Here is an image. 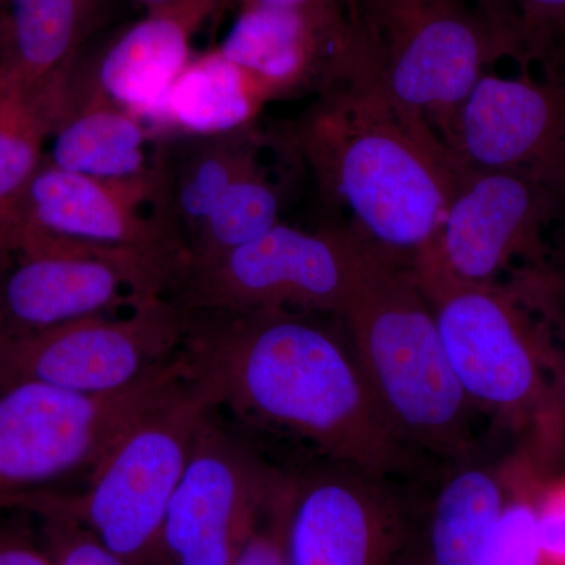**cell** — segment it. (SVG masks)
<instances>
[{
  "instance_id": "cell-10",
  "label": "cell",
  "mask_w": 565,
  "mask_h": 565,
  "mask_svg": "<svg viewBox=\"0 0 565 565\" xmlns=\"http://www.w3.org/2000/svg\"><path fill=\"white\" fill-rule=\"evenodd\" d=\"M564 211L563 196L537 182L459 169L440 230L408 270L418 281L492 285L552 267L545 237Z\"/></svg>"
},
{
  "instance_id": "cell-31",
  "label": "cell",
  "mask_w": 565,
  "mask_h": 565,
  "mask_svg": "<svg viewBox=\"0 0 565 565\" xmlns=\"http://www.w3.org/2000/svg\"><path fill=\"white\" fill-rule=\"evenodd\" d=\"M140 6H143L147 10L158 9V7L163 6V3L170 2V0H137Z\"/></svg>"
},
{
  "instance_id": "cell-1",
  "label": "cell",
  "mask_w": 565,
  "mask_h": 565,
  "mask_svg": "<svg viewBox=\"0 0 565 565\" xmlns=\"http://www.w3.org/2000/svg\"><path fill=\"white\" fill-rule=\"evenodd\" d=\"M182 313L192 374L237 419L370 473L396 479L415 470V452L382 414L340 316L281 308Z\"/></svg>"
},
{
  "instance_id": "cell-5",
  "label": "cell",
  "mask_w": 565,
  "mask_h": 565,
  "mask_svg": "<svg viewBox=\"0 0 565 565\" xmlns=\"http://www.w3.org/2000/svg\"><path fill=\"white\" fill-rule=\"evenodd\" d=\"M217 408V394L191 371L167 399L118 435L92 468L87 490H40L14 498L6 509L84 527L131 565H161L167 511L196 438Z\"/></svg>"
},
{
  "instance_id": "cell-6",
  "label": "cell",
  "mask_w": 565,
  "mask_h": 565,
  "mask_svg": "<svg viewBox=\"0 0 565 565\" xmlns=\"http://www.w3.org/2000/svg\"><path fill=\"white\" fill-rule=\"evenodd\" d=\"M355 39L382 88L445 147L476 82L511 58L475 0H362Z\"/></svg>"
},
{
  "instance_id": "cell-23",
  "label": "cell",
  "mask_w": 565,
  "mask_h": 565,
  "mask_svg": "<svg viewBox=\"0 0 565 565\" xmlns=\"http://www.w3.org/2000/svg\"><path fill=\"white\" fill-rule=\"evenodd\" d=\"M522 70L544 66L559 76L565 55V0H478Z\"/></svg>"
},
{
  "instance_id": "cell-12",
  "label": "cell",
  "mask_w": 565,
  "mask_h": 565,
  "mask_svg": "<svg viewBox=\"0 0 565 565\" xmlns=\"http://www.w3.org/2000/svg\"><path fill=\"white\" fill-rule=\"evenodd\" d=\"M151 177L134 182L96 180L44 159L18 210L9 255L73 253L81 245L188 259L154 215Z\"/></svg>"
},
{
  "instance_id": "cell-26",
  "label": "cell",
  "mask_w": 565,
  "mask_h": 565,
  "mask_svg": "<svg viewBox=\"0 0 565 565\" xmlns=\"http://www.w3.org/2000/svg\"><path fill=\"white\" fill-rule=\"evenodd\" d=\"M43 544L55 565H131L84 527L63 520H43Z\"/></svg>"
},
{
  "instance_id": "cell-17",
  "label": "cell",
  "mask_w": 565,
  "mask_h": 565,
  "mask_svg": "<svg viewBox=\"0 0 565 565\" xmlns=\"http://www.w3.org/2000/svg\"><path fill=\"white\" fill-rule=\"evenodd\" d=\"M353 35L348 21L300 10L239 7L217 50L262 82L277 102L308 87L318 92Z\"/></svg>"
},
{
  "instance_id": "cell-32",
  "label": "cell",
  "mask_w": 565,
  "mask_h": 565,
  "mask_svg": "<svg viewBox=\"0 0 565 565\" xmlns=\"http://www.w3.org/2000/svg\"><path fill=\"white\" fill-rule=\"evenodd\" d=\"M2 20H3V0H0V29H2Z\"/></svg>"
},
{
  "instance_id": "cell-30",
  "label": "cell",
  "mask_w": 565,
  "mask_h": 565,
  "mask_svg": "<svg viewBox=\"0 0 565 565\" xmlns=\"http://www.w3.org/2000/svg\"><path fill=\"white\" fill-rule=\"evenodd\" d=\"M345 14H348L349 24L353 29V32L359 29L360 24V6L362 0H341Z\"/></svg>"
},
{
  "instance_id": "cell-16",
  "label": "cell",
  "mask_w": 565,
  "mask_h": 565,
  "mask_svg": "<svg viewBox=\"0 0 565 565\" xmlns=\"http://www.w3.org/2000/svg\"><path fill=\"white\" fill-rule=\"evenodd\" d=\"M228 0H170L122 29L95 62L85 63L111 102L150 121L192 61L193 41Z\"/></svg>"
},
{
  "instance_id": "cell-3",
  "label": "cell",
  "mask_w": 565,
  "mask_h": 565,
  "mask_svg": "<svg viewBox=\"0 0 565 565\" xmlns=\"http://www.w3.org/2000/svg\"><path fill=\"white\" fill-rule=\"evenodd\" d=\"M418 285L475 411L553 448L565 422L563 280L555 267L492 285Z\"/></svg>"
},
{
  "instance_id": "cell-11",
  "label": "cell",
  "mask_w": 565,
  "mask_h": 565,
  "mask_svg": "<svg viewBox=\"0 0 565 565\" xmlns=\"http://www.w3.org/2000/svg\"><path fill=\"white\" fill-rule=\"evenodd\" d=\"M422 514L396 479L321 459L294 476L292 565H414Z\"/></svg>"
},
{
  "instance_id": "cell-24",
  "label": "cell",
  "mask_w": 565,
  "mask_h": 565,
  "mask_svg": "<svg viewBox=\"0 0 565 565\" xmlns=\"http://www.w3.org/2000/svg\"><path fill=\"white\" fill-rule=\"evenodd\" d=\"M537 486L534 481L509 486L503 514L479 565H544L535 515Z\"/></svg>"
},
{
  "instance_id": "cell-29",
  "label": "cell",
  "mask_w": 565,
  "mask_h": 565,
  "mask_svg": "<svg viewBox=\"0 0 565 565\" xmlns=\"http://www.w3.org/2000/svg\"><path fill=\"white\" fill-rule=\"evenodd\" d=\"M239 7H275V9H289L307 11L326 20L348 21V14L341 0H234Z\"/></svg>"
},
{
  "instance_id": "cell-25",
  "label": "cell",
  "mask_w": 565,
  "mask_h": 565,
  "mask_svg": "<svg viewBox=\"0 0 565 565\" xmlns=\"http://www.w3.org/2000/svg\"><path fill=\"white\" fill-rule=\"evenodd\" d=\"M294 475L280 471L232 565H292L286 544V523L291 505Z\"/></svg>"
},
{
  "instance_id": "cell-14",
  "label": "cell",
  "mask_w": 565,
  "mask_h": 565,
  "mask_svg": "<svg viewBox=\"0 0 565 565\" xmlns=\"http://www.w3.org/2000/svg\"><path fill=\"white\" fill-rule=\"evenodd\" d=\"M446 147L460 170L516 174L565 200V81L487 71L457 111Z\"/></svg>"
},
{
  "instance_id": "cell-28",
  "label": "cell",
  "mask_w": 565,
  "mask_h": 565,
  "mask_svg": "<svg viewBox=\"0 0 565 565\" xmlns=\"http://www.w3.org/2000/svg\"><path fill=\"white\" fill-rule=\"evenodd\" d=\"M0 565H55L44 544L21 531L0 526Z\"/></svg>"
},
{
  "instance_id": "cell-27",
  "label": "cell",
  "mask_w": 565,
  "mask_h": 565,
  "mask_svg": "<svg viewBox=\"0 0 565 565\" xmlns=\"http://www.w3.org/2000/svg\"><path fill=\"white\" fill-rule=\"evenodd\" d=\"M535 515L542 564L565 565V475L537 486Z\"/></svg>"
},
{
  "instance_id": "cell-2",
  "label": "cell",
  "mask_w": 565,
  "mask_h": 565,
  "mask_svg": "<svg viewBox=\"0 0 565 565\" xmlns=\"http://www.w3.org/2000/svg\"><path fill=\"white\" fill-rule=\"evenodd\" d=\"M286 141L323 202L379 255L411 269L434 243L459 167L437 134L382 88L355 36Z\"/></svg>"
},
{
  "instance_id": "cell-4",
  "label": "cell",
  "mask_w": 565,
  "mask_h": 565,
  "mask_svg": "<svg viewBox=\"0 0 565 565\" xmlns=\"http://www.w3.org/2000/svg\"><path fill=\"white\" fill-rule=\"evenodd\" d=\"M364 377L394 434L414 452L468 459L475 411L407 267L371 248L343 313Z\"/></svg>"
},
{
  "instance_id": "cell-18",
  "label": "cell",
  "mask_w": 565,
  "mask_h": 565,
  "mask_svg": "<svg viewBox=\"0 0 565 565\" xmlns=\"http://www.w3.org/2000/svg\"><path fill=\"white\" fill-rule=\"evenodd\" d=\"M151 131L143 118L111 102L84 58L66 84L65 98L47 141L46 159L96 180L134 182L151 177Z\"/></svg>"
},
{
  "instance_id": "cell-7",
  "label": "cell",
  "mask_w": 565,
  "mask_h": 565,
  "mask_svg": "<svg viewBox=\"0 0 565 565\" xmlns=\"http://www.w3.org/2000/svg\"><path fill=\"white\" fill-rule=\"evenodd\" d=\"M182 351L114 394H81L36 381L0 385V509L81 468L95 467L118 435L189 377Z\"/></svg>"
},
{
  "instance_id": "cell-15",
  "label": "cell",
  "mask_w": 565,
  "mask_h": 565,
  "mask_svg": "<svg viewBox=\"0 0 565 565\" xmlns=\"http://www.w3.org/2000/svg\"><path fill=\"white\" fill-rule=\"evenodd\" d=\"M278 473L211 416L167 511L161 565H232Z\"/></svg>"
},
{
  "instance_id": "cell-8",
  "label": "cell",
  "mask_w": 565,
  "mask_h": 565,
  "mask_svg": "<svg viewBox=\"0 0 565 565\" xmlns=\"http://www.w3.org/2000/svg\"><path fill=\"white\" fill-rule=\"evenodd\" d=\"M371 247L348 226L277 223L211 262L185 264L170 292L182 310H281L341 316Z\"/></svg>"
},
{
  "instance_id": "cell-9",
  "label": "cell",
  "mask_w": 565,
  "mask_h": 565,
  "mask_svg": "<svg viewBox=\"0 0 565 565\" xmlns=\"http://www.w3.org/2000/svg\"><path fill=\"white\" fill-rule=\"evenodd\" d=\"M182 341L181 308L170 297L150 296L125 315L0 333V385L36 381L73 393H120L172 362Z\"/></svg>"
},
{
  "instance_id": "cell-22",
  "label": "cell",
  "mask_w": 565,
  "mask_h": 565,
  "mask_svg": "<svg viewBox=\"0 0 565 565\" xmlns=\"http://www.w3.org/2000/svg\"><path fill=\"white\" fill-rule=\"evenodd\" d=\"M282 199L263 161L234 181L221 206L185 248V264L211 262L281 222Z\"/></svg>"
},
{
  "instance_id": "cell-33",
  "label": "cell",
  "mask_w": 565,
  "mask_h": 565,
  "mask_svg": "<svg viewBox=\"0 0 565 565\" xmlns=\"http://www.w3.org/2000/svg\"><path fill=\"white\" fill-rule=\"evenodd\" d=\"M2 259H3V255H2V253H0V278H2V273H3ZM0 333H2V327H0Z\"/></svg>"
},
{
  "instance_id": "cell-13",
  "label": "cell",
  "mask_w": 565,
  "mask_h": 565,
  "mask_svg": "<svg viewBox=\"0 0 565 565\" xmlns=\"http://www.w3.org/2000/svg\"><path fill=\"white\" fill-rule=\"evenodd\" d=\"M184 263L131 250L17 256L0 278L2 333L39 332L169 297Z\"/></svg>"
},
{
  "instance_id": "cell-21",
  "label": "cell",
  "mask_w": 565,
  "mask_h": 565,
  "mask_svg": "<svg viewBox=\"0 0 565 565\" xmlns=\"http://www.w3.org/2000/svg\"><path fill=\"white\" fill-rule=\"evenodd\" d=\"M508 497L492 468L459 460L422 516L414 565H479Z\"/></svg>"
},
{
  "instance_id": "cell-20",
  "label": "cell",
  "mask_w": 565,
  "mask_h": 565,
  "mask_svg": "<svg viewBox=\"0 0 565 565\" xmlns=\"http://www.w3.org/2000/svg\"><path fill=\"white\" fill-rule=\"evenodd\" d=\"M270 92L217 47L195 54L148 121L151 131L218 136L255 125Z\"/></svg>"
},
{
  "instance_id": "cell-19",
  "label": "cell",
  "mask_w": 565,
  "mask_h": 565,
  "mask_svg": "<svg viewBox=\"0 0 565 565\" xmlns=\"http://www.w3.org/2000/svg\"><path fill=\"white\" fill-rule=\"evenodd\" d=\"M102 7L103 0H3L0 73L31 92L63 87Z\"/></svg>"
}]
</instances>
